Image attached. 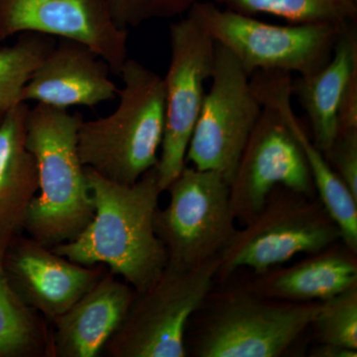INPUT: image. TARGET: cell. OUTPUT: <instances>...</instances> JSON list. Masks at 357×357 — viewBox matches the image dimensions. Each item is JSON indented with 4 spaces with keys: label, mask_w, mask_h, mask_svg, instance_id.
Masks as SVG:
<instances>
[{
    "label": "cell",
    "mask_w": 357,
    "mask_h": 357,
    "mask_svg": "<svg viewBox=\"0 0 357 357\" xmlns=\"http://www.w3.org/2000/svg\"><path fill=\"white\" fill-rule=\"evenodd\" d=\"M95 215L74 239L54 253L84 266L105 263L136 293L149 288L165 269L168 255L155 231L162 191L156 167L132 185L119 184L84 167Z\"/></svg>",
    "instance_id": "obj_1"
},
{
    "label": "cell",
    "mask_w": 357,
    "mask_h": 357,
    "mask_svg": "<svg viewBox=\"0 0 357 357\" xmlns=\"http://www.w3.org/2000/svg\"><path fill=\"white\" fill-rule=\"evenodd\" d=\"M83 116L39 103L26 121V149L37 169L38 197L26 208V227L42 244L74 239L95 215L77 150Z\"/></svg>",
    "instance_id": "obj_2"
},
{
    "label": "cell",
    "mask_w": 357,
    "mask_h": 357,
    "mask_svg": "<svg viewBox=\"0 0 357 357\" xmlns=\"http://www.w3.org/2000/svg\"><path fill=\"white\" fill-rule=\"evenodd\" d=\"M121 77L119 103L109 116L83 121L77 150L84 167L119 184L132 185L158 164L165 129L164 79L133 59Z\"/></svg>",
    "instance_id": "obj_3"
},
{
    "label": "cell",
    "mask_w": 357,
    "mask_h": 357,
    "mask_svg": "<svg viewBox=\"0 0 357 357\" xmlns=\"http://www.w3.org/2000/svg\"><path fill=\"white\" fill-rule=\"evenodd\" d=\"M340 239L337 225L318 198L278 185L223 249L218 276L227 278L241 268L263 273L301 253L332 248Z\"/></svg>",
    "instance_id": "obj_4"
},
{
    "label": "cell",
    "mask_w": 357,
    "mask_h": 357,
    "mask_svg": "<svg viewBox=\"0 0 357 357\" xmlns=\"http://www.w3.org/2000/svg\"><path fill=\"white\" fill-rule=\"evenodd\" d=\"M188 13L215 43L236 57L250 77L257 72L297 73L299 76L318 72L332 58L344 26L270 24L204 0Z\"/></svg>",
    "instance_id": "obj_5"
},
{
    "label": "cell",
    "mask_w": 357,
    "mask_h": 357,
    "mask_svg": "<svg viewBox=\"0 0 357 357\" xmlns=\"http://www.w3.org/2000/svg\"><path fill=\"white\" fill-rule=\"evenodd\" d=\"M220 258L196 267L167 263L158 279L136 293L126 318L109 340L121 357H185V333L218 277Z\"/></svg>",
    "instance_id": "obj_6"
},
{
    "label": "cell",
    "mask_w": 357,
    "mask_h": 357,
    "mask_svg": "<svg viewBox=\"0 0 357 357\" xmlns=\"http://www.w3.org/2000/svg\"><path fill=\"white\" fill-rule=\"evenodd\" d=\"M317 302H289L252 291L225 295L204 321L196 342L199 357H278L316 319Z\"/></svg>",
    "instance_id": "obj_7"
},
{
    "label": "cell",
    "mask_w": 357,
    "mask_h": 357,
    "mask_svg": "<svg viewBox=\"0 0 357 357\" xmlns=\"http://www.w3.org/2000/svg\"><path fill=\"white\" fill-rule=\"evenodd\" d=\"M167 191L170 202L154 225L168 263L191 268L220 256L237 230L227 178L185 166Z\"/></svg>",
    "instance_id": "obj_8"
},
{
    "label": "cell",
    "mask_w": 357,
    "mask_h": 357,
    "mask_svg": "<svg viewBox=\"0 0 357 357\" xmlns=\"http://www.w3.org/2000/svg\"><path fill=\"white\" fill-rule=\"evenodd\" d=\"M211 86L204 96L185 160L231 182L244 147L262 114L250 76L236 57L215 43Z\"/></svg>",
    "instance_id": "obj_9"
},
{
    "label": "cell",
    "mask_w": 357,
    "mask_h": 357,
    "mask_svg": "<svg viewBox=\"0 0 357 357\" xmlns=\"http://www.w3.org/2000/svg\"><path fill=\"white\" fill-rule=\"evenodd\" d=\"M171 60L164 77L165 129L158 164L162 192L185 167V156L215 67V42L191 13L169 27Z\"/></svg>",
    "instance_id": "obj_10"
},
{
    "label": "cell",
    "mask_w": 357,
    "mask_h": 357,
    "mask_svg": "<svg viewBox=\"0 0 357 357\" xmlns=\"http://www.w3.org/2000/svg\"><path fill=\"white\" fill-rule=\"evenodd\" d=\"M262 107L259 121L230 182L232 211L243 225L261 211L278 185L307 196L316 192L306 159L292 131L276 109Z\"/></svg>",
    "instance_id": "obj_11"
},
{
    "label": "cell",
    "mask_w": 357,
    "mask_h": 357,
    "mask_svg": "<svg viewBox=\"0 0 357 357\" xmlns=\"http://www.w3.org/2000/svg\"><path fill=\"white\" fill-rule=\"evenodd\" d=\"M39 33L86 45L121 76L128 31L114 24L103 0H0V43Z\"/></svg>",
    "instance_id": "obj_12"
},
{
    "label": "cell",
    "mask_w": 357,
    "mask_h": 357,
    "mask_svg": "<svg viewBox=\"0 0 357 357\" xmlns=\"http://www.w3.org/2000/svg\"><path fill=\"white\" fill-rule=\"evenodd\" d=\"M109 70L86 45L61 38L23 88L20 102L34 100L60 109L96 107L119 95Z\"/></svg>",
    "instance_id": "obj_13"
},
{
    "label": "cell",
    "mask_w": 357,
    "mask_h": 357,
    "mask_svg": "<svg viewBox=\"0 0 357 357\" xmlns=\"http://www.w3.org/2000/svg\"><path fill=\"white\" fill-rule=\"evenodd\" d=\"M251 86L262 105L273 107L281 115L299 143L306 159L314 192L340 229L345 248L357 253V199L333 171L325 154L307 136L292 102V77L288 73L257 72Z\"/></svg>",
    "instance_id": "obj_14"
},
{
    "label": "cell",
    "mask_w": 357,
    "mask_h": 357,
    "mask_svg": "<svg viewBox=\"0 0 357 357\" xmlns=\"http://www.w3.org/2000/svg\"><path fill=\"white\" fill-rule=\"evenodd\" d=\"M4 266L28 299L55 318L68 311L98 281L96 271L33 243H21L11 252L6 251Z\"/></svg>",
    "instance_id": "obj_15"
},
{
    "label": "cell",
    "mask_w": 357,
    "mask_h": 357,
    "mask_svg": "<svg viewBox=\"0 0 357 357\" xmlns=\"http://www.w3.org/2000/svg\"><path fill=\"white\" fill-rule=\"evenodd\" d=\"M128 283L105 277L57 317V345L64 356H98L121 325L135 297Z\"/></svg>",
    "instance_id": "obj_16"
},
{
    "label": "cell",
    "mask_w": 357,
    "mask_h": 357,
    "mask_svg": "<svg viewBox=\"0 0 357 357\" xmlns=\"http://www.w3.org/2000/svg\"><path fill=\"white\" fill-rule=\"evenodd\" d=\"M356 77V23H347L340 29L328 64L314 74L292 79V95L306 112L312 141L324 154L337 137L340 102Z\"/></svg>",
    "instance_id": "obj_17"
},
{
    "label": "cell",
    "mask_w": 357,
    "mask_h": 357,
    "mask_svg": "<svg viewBox=\"0 0 357 357\" xmlns=\"http://www.w3.org/2000/svg\"><path fill=\"white\" fill-rule=\"evenodd\" d=\"M287 268L257 274L249 290L289 302L325 301L357 285L356 253L328 248Z\"/></svg>",
    "instance_id": "obj_18"
},
{
    "label": "cell",
    "mask_w": 357,
    "mask_h": 357,
    "mask_svg": "<svg viewBox=\"0 0 357 357\" xmlns=\"http://www.w3.org/2000/svg\"><path fill=\"white\" fill-rule=\"evenodd\" d=\"M30 107L18 102L0 119V206L16 192L37 184V169L26 149V121Z\"/></svg>",
    "instance_id": "obj_19"
},
{
    "label": "cell",
    "mask_w": 357,
    "mask_h": 357,
    "mask_svg": "<svg viewBox=\"0 0 357 357\" xmlns=\"http://www.w3.org/2000/svg\"><path fill=\"white\" fill-rule=\"evenodd\" d=\"M225 9L269 14L294 24L344 25L356 23L357 0H215Z\"/></svg>",
    "instance_id": "obj_20"
},
{
    "label": "cell",
    "mask_w": 357,
    "mask_h": 357,
    "mask_svg": "<svg viewBox=\"0 0 357 357\" xmlns=\"http://www.w3.org/2000/svg\"><path fill=\"white\" fill-rule=\"evenodd\" d=\"M55 45L52 36L25 32L13 46L0 49V109L20 102L23 88Z\"/></svg>",
    "instance_id": "obj_21"
},
{
    "label": "cell",
    "mask_w": 357,
    "mask_h": 357,
    "mask_svg": "<svg viewBox=\"0 0 357 357\" xmlns=\"http://www.w3.org/2000/svg\"><path fill=\"white\" fill-rule=\"evenodd\" d=\"M6 243L0 238V357L16 356L31 345L34 328L17 293L7 276Z\"/></svg>",
    "instance_id": "obj_22"
},
{
    "label": "cell",
    "mask_w": 357,
    "mask_h": 357,
    "mask_svg": "<svg viewBox=\"0 0 357 357\" xmlns=\"http://www.w3.org/2000/svg\"><path fill=\"white\" fill-rule=\"evenodd\" d=\"M312 326L319 344L357 351V285L321 301V310Z\"/></svg>",
    "instance_id": "obj_23"
},
{
    "label": "cell",
    "mask_w": 357,
    "mask_h": 357,
    "mask_svg": "<svg viewBox=\"0 0 357 357\" xmlns=\"http://www.w3.org/2000/svg\"><path fill=\"white\" fill-rule=\"evenodd\" d=\"M119 29L137 28L154 20H167L185 14L203 0H103Z\"/></svg>",
    "instance_id": "obj_24"
},
{
    "label": "cell",
    "mask_w": 357,
    "mask_h": 357,
    "mask_svg": "<svg viewBox=\"0 0 357 357\" xmlns=\"http://www.w3.org/2000/svg\"><path fill=\"white\" fill-rule=\"evenodd\" d=\"M325 156L357 199V130L340 131Z\"/></svg>",
    "instance_id": "obj_25"
},
{
    "label": "cell",
    "mask_w": 357,
    "mask_h": 357,
    "mask_svg": "<svg viewBox=\"0 0 357 357\" xmlns=\"http://www.w3.org/2000/svg\"><path fill=\"white\" fill-rule=\"evenodd\" d=\"M357 130V77L345 91L337 114V132Z\"/></svg>",
    "instance_id": "obj_26"
},
{
    "label": "cell",
    "mask_w": 357,
    "mask_h": 357,
    "mask_svg": "<svg viewBox=\"0 0 357 357\" xmlns=\"http://www.w3.org/2000/svg\"><path fill=\"white\" fill-rule=\"evenodd\" d=\"M312 356L314 357H356V349H347L338 345L319 344L312 351Z\"/></svg>",
    "instance_id": "obj_27"
},
{
    "label": "cell",
    "mask_w": 357,
    "mask_h": 357,
    "mask_svg": "<svg viewBox=\"0 0 357 357\" xmlns=\"http://www.w3.org/2000/svg\"><path fill=\"white\" fill-rule=\"evenodd\" d=\"M0 112V119H1L2 115H3L4 112Z\"/></svg>",
    "instance_id": "obj_28"
},
{
    "label": "cell",
    "mask_w": 357,
    "mask_h": 357,
    "mask_svg": "<svg viewBox=\"0 0 357 357\" xmlns=\"http://www.w3.org/2000/svg\"><path fill=\"white\" fill-rule=\"evenodd\" d=\"M0 112H6V110L0 109Z\"/></svg>",
    "instance_id": "obj_29"
}]
</instances>
